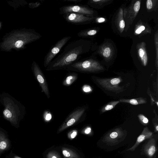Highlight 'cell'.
Here are the masks:
<instances>
[{
    "instance_id": "cell-1",
    "label": "cell",
    "mask_w": 158,
    "mask_h": 158,
    "mask_svg": "<svg viewBox=\"0 0 158 158\" xmlns=\"http://www.w3.org/2000/svg\"><path fill=\"white\" fill-rule=\"evenodd\" d=\"M89 45L88 42L83 39L69 43L62 52L50 63L46 70H66L68 66L79 60L81 55L88 51Z\"/></svg>"
},
{
    "instance_id": "cell-2",
    "label": "cell",
    "mask_w": 158,
    "mask_h": 158,
    "mask_svg": "<svg viewBox=\"0 0 158 158\" xmlns=\"http://www.w3.org/2000/svg\"><path fill=\"white\" fill-rule=\"evenodd\" d=\"M1 100L4 106L2 112L3 117L12 126L18 128L20 121L25 114L24 108L9 95H3Z\"/></svg>"
},
{
    "instance_id": "cell-3",
    "label": "cell",
    "mask_w": 158,
    "mask_h": 158,
    "mask_svg": "<svg viewBox=\"0 0 158 158\" xmlns=\"http://www.w3.org/2000/svg\"><path fill=\"white\" fill-rule=\"evenodd\" d=\"M87 106L77 107L66 117L60 127L57 133H60L77 123L83 121L85 118L88 109Z\"/></svg>"
},
{
    "instance_id": "cell-4",
    "label": "cell",
    "mask_w": 158,
    "mask_h": 158,
    "mask_svg": "<svg viewBox=\"0 0 158 158\" xmlns=\"http://www.w3.org/2000/svg\"><path fill=\"white\" fill-rule=\"evenodd\" d=\"M99 64L91 59L79 60L68 66L66 70L83 73H93L101 70Z\"/></svg>"
},
{
    "instance_id": "cell-5",
    "label": "cell",
    "mask_w": 158,
    "mask_h": 158,
    "mask_svg": "<svg viewBox=\"0 0 158 158\" xmlns=\"http://www.w3.org/2000/svg\"><path fill=\"white\" fill-rule=\"evenodd\" d=\"M71 38L72 36H64L51 47L44 57V65L45 68H46L48 66Z\"/></svg>"
},
{
    "instance_id": "cell-6",
    "label": "cell",
    "mask_w": 158,
    "mask_h": 158,
    "mask_svg": "<svg viewBox=\"0 0 158 158\" xmlns=\"http://www.w3.org/2000/svg\"><path fill=\"white\" fill-rule=\"evenodd\" d=\"M127 134L126 131L122 128H117L111 130L106 134L102 141L108 145H115L123 141Z\"/></svg>"
},
{
    "instance_id": "cell-7",
    "label": "cell",
    "mask_w": 158,
    "mask_h": 158,
    "mask_svg": "<svg viewBox=\"0 0 158 158\" xmlns=\"http://www.w3.org/2000/svg\"><path fill=\"white\" fill-rule=\"evenodd\" d=\"M91 78L95 83L106 90L114 92L122 90V88L119 85L122 81L120 77L100 78L92 76Z\"/></svg>"
},
{
    "instance_id": "cell-8",
    "label": "cell",
    "mask_w": 158,
    "mask_h": 158,
    "mask_svg": "<svg viewBox=\"0 0 158 158\" xmlns=\"http://www.w3.org/2000/svg\"><path fill=\"white\" fill-rule=\"evenodd\" d=\"M32 69L35 78L41 88L42 92L44 93L47 98H49L50 94L48 84L41 69L35 62H33Z\"/></svg>"
},
{
    "instance_id": "cell-9",
    "label": "cell",
    "mask_w": 158,
    "mask_h": 158,
    "mask_svg": "<svg viewBox=\"0 0 158 158\" xmlns=\"http://www.w3.org/2000/svg\"><path fill=\"white\" fill-rule=\"evenodd\" d=\"M68 13H75L89 15L92 11L88 8L80 4H71L62 6L59 8V14L64 15Z\"/></svg>"
},
{
    "instance_id": "cell-10",
    "label": "cell",
    "mask_w": 158,
    "mask_h": 158,
    "mask_svg": "<svg viewBox=\"0 0 158 158\" xmlns=\"http://www.w3.org/2000/svg\"><path fill=\"white\" fill-rule=\"evenodd\" d=\"M63 17L68 23L76 25L85 24L90 20L87 15L75 13H68L63 15Z\"/></svg>"
},
{
    "instance_id": "cell-11",
    "label": "cell",
    "mask_w": 158,
    "mask_h": 158,
    "mask_svg": "<svg viewBox=\"0 0 158 158\" xmlns=\"http://www.w3.org/2000/svg\"><path fill=\"white\" fill-rule=\"evenodd\" d=\"M157 150L156 141L152 137L143 145L141 153L147 158H155Z\"/></svg>"
},
{
    "instance_id": "cell-12",
    "label": "cell",
    "mask_w": 158,
    "mask_h": 158,
    "mask_svg": "<svg viewBox=\"0 0 158 158\" xmlns=\"http://www.w3.org/2000/svg\"><path fill=\"white\" fill-rule=\"evenodd\" d=\"M11 147V142L7 132L0 127V157L3 153L9 150Z\"/></svg>"
},
{
    "instance_id": "cell-13",
    "label": "cell",
    "mask_w": 158,
    "mask_h": 158,
    "mask_svg": "<svg viewBox=\"0 0 158 158\" xmlns=\"http://www.w3.org/2000/svg\"><path fill=\"white\" fill-rule=\"evenodd\" d=\"M153 133L150 131L147 127L144 128L143 129L137 138L136 141L134 145L127 151H133L144 140L149 139L153 137Z\"/></svg>"
},
{
    "instance_id": "cell-14",
    "label": "cell",
    "mask_w": 158,
    "mask_h": 158,
    "mask_svg": "<svg viewBox=\"0 0 158 158\" xmlns=\"http://www.w3.org/2000/svg\"><path fill=\"white\" fill-rule=\"evenodd\" d=\"M78 74L75 72L69 73L65 77L62 82L64 86H69L73 84L78 78Z\"/></svg>"
},
{
    "instance_id": "cell-15",
    "label": "cell",
    "mask_w": 158,
    "mask_h": 158,
    "mask_svg": "<svg viewBox=\"0 0 158 158\" xmlns=\"http://www.w3.org/2000/svg\"><path fill=\"white\" fill-rule=\"evenodd\" d=\"M119 101L120 102L128 103L134 105L145 104L147 102L146 99L142 97L131 99H120Z\"/></svg>"
},
{
    "instance_id": "cell-16",
    "label": "cell",
    "mask_w": 158,
    "mask_h": 158,
    "mask_svg": "<svg viewBox=\"0 0 158 158\" xmlns=\"http://www.w3.org/2000/svg\"><path fill=\"white\" fill-rule=\"evenodd\" d=\"M62 152L64 157L66 158H78L79 157L76 152L67 148H62Z\"/></svg>"
},
{
    "instance_id": "cell-17",
    "label": "cell",
    "mask_w": 158,
    "mask_h": 158,
    "mask_svg": "<svg viewBox=\"0 0 158 158\" xmlns=\"http://www.w3.org/2000/svg\"><path fill=\"white\" fill-rule=\"evenodd\" d=\"M97 32V31L94 29L82 30L78 33L77 35L79 37L84 38L88 36L94 35H95Z\"/></svg>"
},
{
    "instance_id": "cell-18",
    "label": "cell",
    "mask_w": 158,
    "mask_h": 158,
    "mask_svg": "<svg viewBox=\"0 0 158 158\" xmlns=\"http://www.w3.org/2000/svg\"><path fill=\"white\" fill-rule=\"evenodd\" d=\"M120 102L119 100L117 101H112L108 103L102 108L101 110V112L102 113H103L106 111L112 109Z\"/></svg>"
},
{
    "instance_id": "cell-19",
    "label": "cell",
    "mask_w": 158,
    "mask_h": 158,
    "mask_svg": "<svg viewBox=\"0 0 158 158\" xmlns=\"http://www.w3.org/2000/svg\"><path fill=\"white\" fill-rule=\"evenodd\" d=\"M47 158H61L60 155L55 151L49 152L47 155Z\"/></svg>"
},
{
    "instance_id": "cell-20",
    "label": "cell",
    "mask_w": 158,
    "mask_h": 158,
    "mask_svg": "<svg viewBox=\"0 0 158 158\" xmlns=\"http://www.w3.org/2000/svg\"><path fill=\"white\" fill-rule=\"evenodd\" d=\"M138 117L140 122L143 124L145 125L148 123V119L143 115L139 114L138 115Z\"/></svg>"
},
{
    "instance_id": "cell-21",
    "label": "cell",
    "mask_w": 158,
    "mask_h": 158,
    "mask_svg": "<svg viewBox=\"0 0 158 158\" xmlns=\"http://www.w3.org/2000/svg\"><path fill=\"white\" fill-rule=\"evenodd\" d=\"M78 131L76 130H73L70 131L68 134V137L70 139H74L77 135Z\"/></svg>"
},
{
    "instance_id": "cell-22",
    "label": "cell",
    "mask_w": 158,
    "mask_h": 158,
    "mask_svg": "<svg viewBox=\"0 0 158 158\" xmlns=\"http://www.w3.org/2000/svg\"><path fill=\"white\" fill-rule=\"evenodd\" d=\"M52 118V115L51 113L48 111H46L44 114V118L46 122L50 121Z\"/></svg>"
},
{
    "instance_id": "cell-23",
    "label": "cell",
    "mask_w": 158,
    "mask_h": 158,
    "mask_svg": "<svg viewBox=\"0 0 158 158\" xmlns=\"http://www.w3.org/2000/svg\"><path fill=\"white\" fill-rule=\"evenodd\" d=\"M82 134L89 135L92 132V129L90 127L88 126L85 128L81 131Z\"/></svg>"
},
{
    "instance_id": "cell-24",
    "label": "cell",
    "mask_w": 158,
    "mask_h": 158,
    "mask_svg": "<svg viewBox=\"0 0 158 158\" xmlns=\"http://www.w3.org/2000/svg\"><path fill=\"white\" fill-rule=\"evenodd\" d=\"M111 50L110 48H106L104 50L103 53L104 56L107 57H109L110 55Z\"/></svg>"
},
{
    "instance_id": "cell-25",
    "label": "cell",
    "mask_w": 158,
    "mask_h": 158,
    "mask_svg": "<svg viewBox=\"0 0 158 158\" xmlns=\"http://www.w3.org/2000/svg\"><path fill=\"white\" fill-rule=\"evenodd\" d=\"M82 91L86 93L91 92L92 91L91 87L88 85H85L82 88Z\"/></svg>"
},
{
    "instance_id": "cell-26",
    "label": "cell",
    "mask_w": 158,
    "mask_h": 158,
    "mask_svg": "<svg viewBox=\"0 0 158 158\" xmlns=\"http://www.w3.org/2000/svg\"><path fill=\"white\" fill-rule=\"evenodd\" d=\"M140 2L139 1H137L134 4V9L135 12H138L140 8Z\"/></svg>"
},
{
    "instance_id": "cell-27",
    "label": "cell",
    "mask_w": 158,
    "mask_h": 158,
    "mask_svg": "<svg viewBox=\"0 0 158 158\" xmlns=\"http://www.w3.org/2000/svg\"><path fill=\"white\" fill-rule=\"evenodd\" d=\"M146 6L147 9L148 10L151 9L152 6V1L151 0H148L147 1Z\"/></svg>"
},
{
    "instance_id": "cell-28",
    "label": "cell",
    "mask_w": 158,
    "mask_h": 158,
    "mask_svg": "<svg viewBox=\"0 0 158 158\" xmlns=\"http://www.w3.org/2000/svg\"><path fill=\"white\" fill-rule=\"evenodd\" d=\"M138 53L139 56L142 59L145 53L144 50L142 48L139 49L138 50Z\"/></svg>"
},
{
    "instance_id": "cell-29",
    "label": "cell",
    "mask_w": 158,
    "mask_h": 158,
    "mask_svg": "<svg viewBox=\"0 0 158 158\" xmlns=\"http://www.w3.org/2000/svg\"><path fill=\"white\" fill-rule=\"evenodd\" d=\"M23 44V42L21 40L17 41L15 43V45L16 47L19 48L21 47Z\"/></svg>"
},
{
    "instance_id": "cell-30",
    "label": "cell",
    "mask_w": 158,
    "mask_h": 158,
    "mask_svg": "<svg viewBox=\"0 0 158 158\" xmlns=\"http://www.w3.org/2000/svg\"><path fill=\"white\" fill-rule=\"evenodd\" d=\"M82 0H64L63 1L77 3L81 2Z\"/></svg>"
},
{
    "instance_id": "cell-31",
    "label": "cell",
    "mask_w": 158,
    "mask_h": 158,
    "mask_svg": "<svg viewBox=\"0 0 158 158\" xmlns=\"http://www.w3.org/2000/svg\"><path fill=\"white\" fill-rule=\"evenodd\" d=\"M119 26L121 28H123L125 26V22L123 20H122L119 23Z\"/></svg>"
},
{
    "instance_id": "cell-32",
    "label": "cell",
    "mask_w": 158,
    "mask_h": 158,
    "mask_svg": "<svg viewBox=\"0 0 158 158\" xmlns=\"http://www.w3.org/2000/svg\"><path fill=\"white\" fill-rule=\"evenodd\" d=\"M10 152L13 158H22L13 153L12 151Z\"/></svg>"
},
{
    "instance_id": "cell-33",
    "label": "cell",
    "mask_w": 158,
    "mask_h": 158,
    "mask_svg": "<svg viewBox=\"0 0 158 158\" xmlns=\"http://www.w3.org/2000/svg\"><path fill=\"white\" fill-rule=\"evenodd\" d=\"M105 21V19L103 18H100L98 20V22L99 23H102L104 22Z\"/></svg>"
},
{
    "instance_id": "cell-34",
    "label": "cell",
    "mask_w": 158,
    "mask_h": 158,
    "mask_svg": "<svg viewBox=\"0 0 158 158\" xmlns=\"http://www.w3.org/2000/svg\"><path fill=\"white\" fill-rule=\"evenodd\" d=\"M139 28L142 31L144 30L145 27L144 26H140Z\"/></svg>"
},
{
    "instance_id": "cell-35",
    "label": "cell",
    "mask_w": 158,
    "mask_h": 158,
    "mask_svg": "<svg viewBox=\"0 0 158 158\" xmlns=\"http://www.w3.org/2000/svg\"><path fill=\"white\" fill-rule=\"evenodd\" d=\"M142 32V31L138 28L135 31V33L137 34H139Z\"/></svg>"
},
{
    "instance_id": "cell-36",
    "label": "cell",
    "mask_w": 158,
    "mask_h": 158,
    "mask_svg": "<svg viewBox=\"0 0 158 158\" xmlns=\"http://www.w3.org/2000/svg\"><path fill=\"white\" fill-rule=\"evenodd\" d=\"M6 158H13L12 156L11 152L9 154V155L6 157Z\"/></svg>"
},
{
    "instance_id": "cell-37",
    "label": "cell",
    "mask_w": 158,
    "mask_h": 158,
    "mask_svg": "<svg viewBox=\"0 0 158 158\" xmlns=\"http://www.w3.org/2000/svg\"><path fill=\"white\" fill-rule=\"evenodd\" d=\"M101 0H93L92 1L94 2H99V1H101Z\"/></svg>"
}]
</instances>
